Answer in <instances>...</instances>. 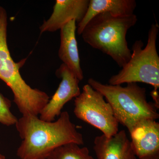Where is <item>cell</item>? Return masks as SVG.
<instances>
[{"label": "cell", "instance_id": "6da1fadb", "mask_svg": "<svg viewBox=\"0 0 159 159\" xmlns=\"http://www.w3.org/2000/svg\"><path fill=\"white\" fill-rule=\"evenodd\" d=\"M15 126L22 140L16 151L19 159H47L60 146L72 143L84 144L83 135L67 111L61 112L53 122L32 115L22 116Z\"/></svg>", "mask_w": 159, "mask_h": 159}, {"label": "cell", "instance_id": "7a4b0ae2", "mask_svg": "<svg viewBox=\"0 0 159 159\" xmlns=\"http://www.w3.org/2000/svg\"><path fill=\"white\" fill-rule=\"evenodd\" d=\"M137 21L134 14L117 16L109 13H100L89 22L80 35L84 42L109 55L122 68L131 56L126 34Z\"/></svg>", "mask_w": 159, "mask_h": 159}, {"label": "cell", "instance_id": "3957f363", "mask_svg": "<svg viewBox=\"0 0 159 159\" xmlns=\"http://www.w3.org/2000/svg\"><path fill=\"white\" fill-rule=\"evenodd\" d=\"M88 82L103 95L119 124L126 127L129 132L142 120L159 119L158 109L153 102H148L146 89L136 83H129L123 87L104 84L92 78Z\"/></svg>", "mask_w": 159, "mask_h": 159}, {"label": "cell", "instance_id": "277c9868", "mask_svg": "<svg viewBox=\"0 0 159 159\" xmlns=\"http://www.w3.org/2000/svg\"><path fill=\"white\" fill-rule=\"evenodd\" d=\"M8 16L6 9L0 7V79L10 88L14 102L22 116H38L50 99L48 94L33 89L23 79L20 69L25 61L15 62L7 44Z\"/></svg>", "mask_w": 159, "mask_h": 159}, {"label": "cell", "instance_id": "5b68a950", "mask_svg": "<svg viewBox=\"0 0 159 159\" xmlns=\"http://www.w3.org/2000/svg\"><path fill=\"white\" fill-rule=\"evenodd\" d=\"M159 27L157 24L151 26L148 32L147 43L141 40L135 41L132 47L131 56L128 62L118 74L108 80L111 85H121L129 83H143L151 85L153 90L151 96L156 107L159 108V56L157 48V40Z\"/></svg>", "mask_w": 159, "mask_h": 159}, {"label": "cell", "instance_id": "8992f818", "mask_svg": "<svg viewBox=\"0 0 159 159\" xmlns=\"http://www.w3.org/2000/svg\"><path fill=\"white\" fill-rule=\"evenodd\" d=\"M74 112L77 118L99 129L105 136L109 138L119 131V123L111 105L88 84L75 98Z\"/></svg>", "mask_w": 159, "mask_h": 159}, {"label": "cell", "instance_id": "52a82bcc", "mask_svg": "<svg viewBox=\"0 0 159 159\" xmlns=\"http://www.w3.org/2000/svg\"><path fill=\"white\" fill-rule=\"evenodd\" d=\"M61 81L55 93L39 114V118L44 121L53 122L59 117L64 106L73 98L80 94L79 80L63 64L60 66L56 72Z\"/></svg>", "mask_w": 159, "mask_h": 159}, {"label": "cell", "instance_id": "ba28073f", "mask_svg": "<svg viewBox=\"0 0 159 159\" xmlns=\"http://www.w3.org/2000/svg\"><path fill=\"white\" fill-rule=\"evenodd\" d=\"M132 145L139 159H159V123L142 120L129 131Z\"/></svg>", "mask_w": 159, "mask_h": 159}, {"label": "cell", "instance_id": "9c48e42d", "mask_svg": "<svg viewBox=\"0 0 159 159\" xmlns=\"http://www.w3.org/2000/svg\"><path fill=\"white\" fill-rule=\"evenodd\" d=\"M90 0H56L50 18L40 27L41 34L60 30L74 20L79 24L84 17Z\"/></svg>", "mask_w": 159, "mask_h": 159}, {"label": "cell", "instance_id": "30bf717a", "mask_svg": "<svg viewBox=\"0 0 159 159\" xmlns=\"http://www.w3.org/2000/svg\"><path fill=\"white\" fill-rule=\"evenodd\" d=\"M93 149L98 159H137L124 130L119 131L109 138L103 134L96 137Z\"/></svg>", "mask_w": 159, "mask_h": 159}, {"label": "cell", "instance_id": "8fae6325", "mask_svg": "<svg viewBox=\"0 0 159 159\" xmlns=\"http://www.w3.org/2000/svg\"><path fill=\"white\" fill-rule=\"evenodd\" d=\"M76 21L73 20L60 29V45L58 54L62 64L81 81L84 79V74L76 37Z\"/></svg>", "mask_w": 159, "mask_h": 159}, {"label": "cell", "instance_id": "7c38bea8", "mask_svg": "<svg viewBox=\"0 0 159 159\" xmlns=\"http://www.w3.org/2000/svg\"><path fill=\"white\" fill-rule=\"evenodd\" d=\"M137 7L135 0H90L84 17L78 24L77 33L80 35L87 24L97 15L109 13L117 16L134 14Z\"/></svg>", "mask_w": 159, "mask_h": 159}, {"label": "cell", "instance_id": "4fadbf2b", "mask_svg": "<svg viewBox=\"0 0 159 159\" xmlns=\"http://www.w3.org/2000/svg\"><path fill=\"white\" fill-rule=\"evenodd\" d=\"M69 143L56 148L47 159H94L86 147Z\"/></svg>", "mask_w": 159, "mask_h": 159}, {"label": "cell", "instance_id": "5bb4252c", "mask_svg": "<svg viewBox=\"0 0 159 159\" xmlns=\"http://www.w3.org/2000/svg\"><path fill=\"white\" fill-rule=\"evenodd\" d=\"M11 102L0 93V124L7 126L15 125L18 120L11 111Z\"/></svg>", "mask_w": 159, "mask_h": 159}, {"label": "cell", "instance_id": "9a60e30c", "mask_svg": "<svg viewBox=\"0 0 159 159\" xmlns=\"http://www.w3.org/2000/svg\"><path fill=\"white\" fill-rule=\"evenodd\" d=\"M0 159H8L6 158L5 156L3 155L2 154L0 153Z\"/></svg>", "mask_w": 159, "mask_h": 159}]
</instances>
